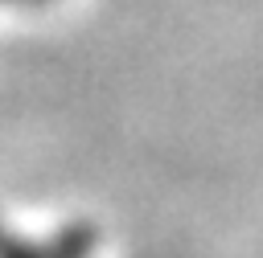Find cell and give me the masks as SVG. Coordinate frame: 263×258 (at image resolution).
Wrapping results in <instances>:
<instances>
[{"label":"cell","instance_id":"6da1fadb","mask_svg":"<svg viewBox=\"0 0 263 258\" xmlns=\"http://www.w3.org/2000/svg\"><path fill=\"white\" fill-rule=\"evenodd\" d=\"M90 254H95L90 229H62L37 242V238H21L8 225H0V258H90Z\"/></svg>","mask_w":263,"mask_h":258}]
</instances>
